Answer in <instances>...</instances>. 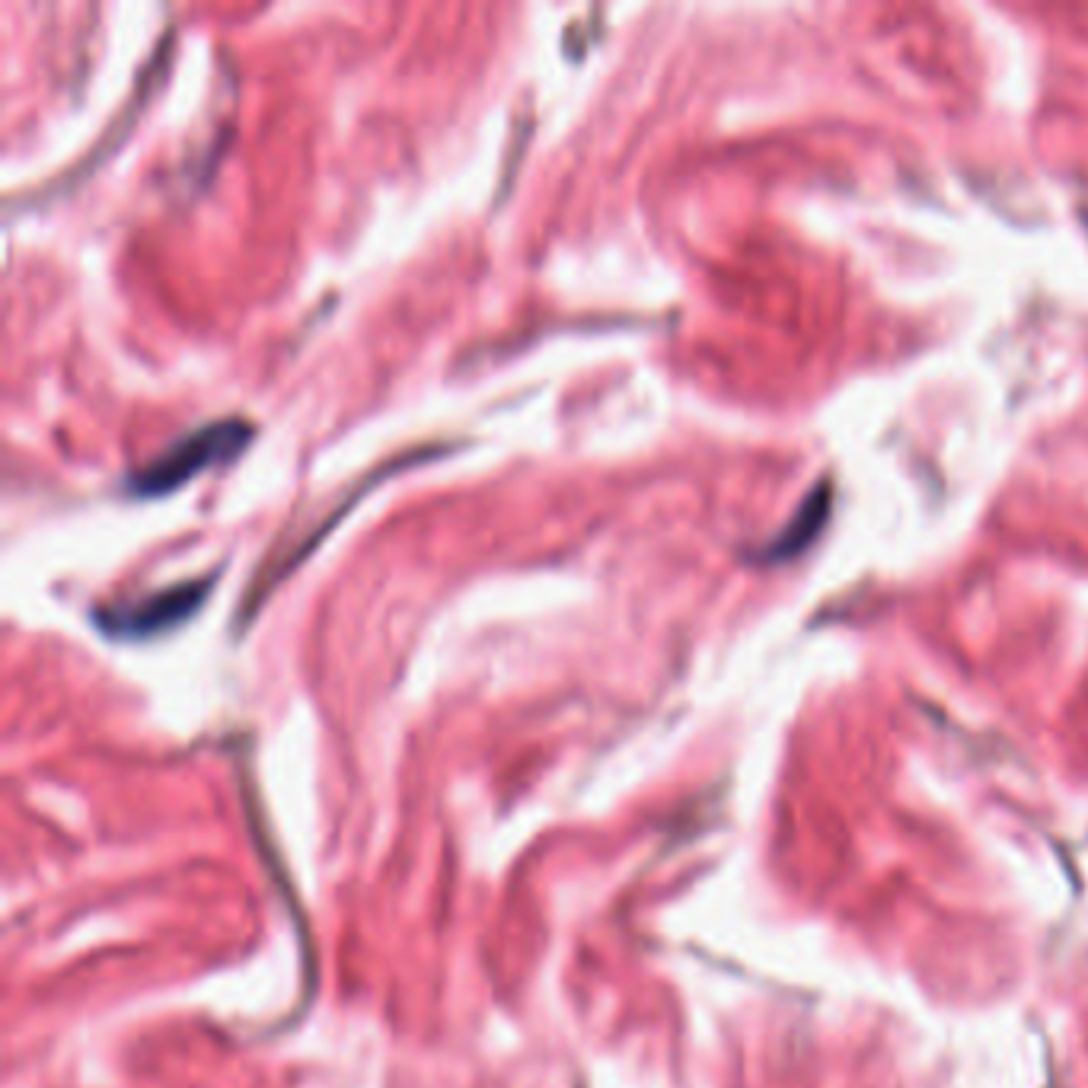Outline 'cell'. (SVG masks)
Returning <instances> with one entry per match:
<instances>
[{"instance_id":"obj_2","label":"cell","mask_w":1088,"mask_h":1088,"mask_svg":"<svg viewBox=\"0 0 1088 1088\" xmlns=\"http://www.w3.org/2000/svg\"><path fill=\"white\" fill-rule=\"evenodd\" d=\"M214 578H218V571H211L208 578L169 585L164 591L144 593L137 600L99 607V610H93V620L112 639H154V635H164V632H173V629L189 623L196 617V610L211 593Z\"/></svg>"},{"instance_id":"obj_1","label":"cell","mask_w":1088,"mask_h":1088,"mask_svg":"<svg viewBox=\"0 0 1088 1088\" xmlns=\"http://www.w3.org/2000/svg\"><path fill=\"white\" fill-rule=\"evenodd\" d=\"M253 441V425L243 419H218L176 437L154 460L137 466L125 479V489L137 498H160L182 489L198 473L231 463Z\"/></svg>"}]
</instances>
